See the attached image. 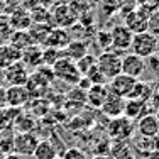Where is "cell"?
<instances>
[{
	"label": "cell",
	"mask_w": 159,
	"mask_h": 159,
	"mask_svg": "<svg viewBox=\"0 0 159 159\" xmlns=\"http://www.w3.org/2000/svg\"><path fill=\"white\" fill-rule=\"evenodd\" d=\"M156 56L159 58V44H157V49H156Z\"/></svg>",
	"instance_id": "46"
},
{
	"label": "cell",
	"mask_w": 159,
	"mask_h": 159,
	"mask_svg": "<svg viewBox=\"0 0 159 159\" xmlns=\"http://www.w3.org/2000/svg\"><path fill=\"white\" fill-rule=\"evenodd\" d=\"M152 151H156V152H159V134H157L156 137L152 139Z\"/></svg>",
	"instance_id": "41"
},
{
	"label": "cell",
	"mask_w": 159,
	"mask_h": 159,
	"mask_svg": "<svg viewBox=\"0 0 159 159\" xmlns=\"http://www.w3.org/2000/svg\"><path fill=\"white\" fill-rule=\"evenodd\" d=\"M7 107V92L5 86H0V108Z\"/></svg>",
	"instance_id": "40"
},
{
	"label": "cell",
	"mask_w": 159,
	"mask_h": 159,
	"mask_svg": "<svg viewBox=\"0 0 159 159\" xmlns=\"http://www.w3.org/2000/svg\"><path fill=\"white\" fill-rule=\"evenodd\" d=\"M20 58H22V52L14 46H10V44H2L0 46V68L2 70H7L9 66L19 63Z\"/></svg>",
	"instance_id": "20"
},
{
	"label": "cell",
	"mask_w": 159,
	"mask_h": 159,
	"mask_svg": "<svg viewBox=\"0 0 159 159\" xmlns=\"http://www.w3.org/2000/svg\"><path fill=\"white\" fill-rule=\"evenodd\" d=\"M0 16H5V2L0 0Z\"/></svg>",
	"instance_id": "43"
},
{
	"label": "cell",
	"mask_w": 159,
	"mask_h": 159,
	"mask_svg": "<svg viewBox=\"0 0 159 159\" xmlns=\"http://www.w3.org/2000/svg\"><path fill=\"white\" fill-rule=\"evenodd\" d=\"M97 44L103 51H112V39H110V31H100L97 34Z\"/></svg>",
	"instance_id": "31"
},
{
	"label": "cell",
	"mask_w": 159,
	"mask_h": 159,
	"mask_svg": "<svg viewBox=\"0 0 159 159\" xmlns=\"http://www.w3.org/2000/svg\"><path fill=\"white\" fill-rule=\"evenodd\" d=\"M63 51H64V58L76 63L78 59H81L83 56L88 54V43L80 41V39H73V41H70V44Z\"/></svg>",
	"instance_id": "21"
},
{
	"label": "cell",
	"mask_w": 159,
	"mask_h": 159,
	"mask_svg": "<svg viewBox=\"0 0 159 159\" xmlns=\"http://www.w3.org/2000/svg\"><path fill=\"white\" fill-rule=\"evenodd\" d=\"M135 81H137V80L120 73V75H117L115 78H112L107 86H108V90H110L112 93H115V95H119L122 98H129L132 88H134V85H135Z\"/></svg>",
	"instance_id": "11"
},
{
	"label": "cell",
	"mask_w": 159,
	"mask_h": 159,
	"mask_svg": "<svg viewBox=\"0 0 159 159\" xmlns=\"http://www.w3.org/2000/svg\"><path fill=\"white\" fill-rule=\"evenodd\" d=\"M147 103H149L151 112H152V113H156V112L159 110V93L154 92V93H152V97L149 98V102H147Z\"/></svg>",
	"instance_id": "39"
},
{
	"label": "cell",
	"mask_w": 159,
	"mask_h": 159,
	"mask_svg": "<svg viewBox=\"0 0 159 159\" xmlns=\"http://www.w3.org/2000/svg\"><path fill=\"white\" fill-rule=\"evenodd\" d=\"M20 63L24 64L25 68H31V70H36V68L43 66V46L32 44L31 48L24 49V51H22Z\"/></svg>",
	"instance_id": "16"
},
{
	"label": "cell",
	"mask_w": 159,
	"mask_h": 159,
	"mask_svg": "<svg viewBox=\"0 0 159 159\" xmlns=\"http://www.w3.org/2000/svg\"><path fill=\"white\" fill-rule=\"evenodd\" d=\"M107 130L113 142H127L135 132V122L127 119L125 115H122L117 117V119H112Z\"/></svg>",
	"instance_id": "3"
},
{
	"label": "cell",
	"mask_w": 159,
	"mask_h": 159,
	"mask_svg": "<svg viewBox=\"0 0 159 159\" xmlns=\"http://www.w3.org/2000/svg\"><path fill=\"white\" fill-rule=\"evenodd\" d=\"M61 58L59 56L58 49H52V48H43V64L44 66H52L58 59Z\"/></svg>",
	"instance_id": "30"
},
{
	"label": "cell",
	"mask_w": 159,
	"mask_h": 159,
	"mask_svg": "<svg viewBox=\"0 0 159 159\" xmlns=\"http://www.w3.org/2000/svg\"><path fill=\"white\" fill-rule=\"evenodd\" d=\"M51 68H52V73H54V78H59L63 81L70 83V85H78V81L81 80V75H80V71L76 68V63L64 58V56L59 58Z\"/></svg>",
	"instance_id": "4"
},
{
	"label": "cell",
	"mask_w": 159,
	"mask_h": 159,
	"mask_svg": "<svg viewBox=\"0 0 159 159\" xmlns=\"http://www.w3.org/2000/svg\"><path fill=\"white\" fill-rule=\"evenodd\" d=\"M31 78L29 68H25L20 61L9 66L5 70V83L7 86H25Z\"/></svg>",
	"instance_id": "8"
},
{
	"label": "cell",
	"mask_w": 159,
	"mask_h": 159,
	"mask_svg": "<svg viewBox=\"0 0 159 159\" xmlns=\"http://www.w3.org/2000/svg\"><path fill=\"white\" fill-rule=\"evenodd\" d=\"M132 37H134V34L129 31V29H127L124 24L115 25V27L110 31L112 51L119 52V54H122V52L129 51V49H130V44H132Z\"/></svg>",
	"instance_id": "6"
},
{
	"label": "cell",
	"mask_w": 159,
	"mask_h": 159,
	"mask_svg": "<svg viewBox=\"0 0 159 159\" xmlns=\"http://www.w3.org/2000/svg\"><path fill=\"white\" fill-rule=\"evenodd\" d=\"M90 159H107V156H93V157H90Z\"/></svg>",
	"instance_id": "45"
},
{
	"label": "cell",
	"mask_w": 159,
	"mask_h": 159,
	"mask_svg": "<svg viewBox=\"0 0 159 159\" xmlns=\"http://www.w3.org/2000/svg\"><path fill=\"white\" fill-rule=\"evenodd\" d=\"M152 90H154L156 93H159V76L156 78V81H154V85H152Z\"/></svg>",
	"instance_id": "44"
},
{
	"label": "cell",
	"mask_w": 159,
	"mask_h": 159,
	"mask_svg": "<svg viewBox=\"0 0 159 159\" xmlns=\"http://www.w3.org/2000/svg\"><path fill=\"white\" fill-rule=\"evenodd\" d=\"M117 7L122 12V16L125 17L127 14L134 12L137 9V0H117Z\"/></svg>",
	"instance_id": "34"
},
{
	"label": "cell",
	"mask_w": 159,
	"mask_h": 159,
	"mask_svg": "<svg viewBox=\"0 0 159 159\" xmlns=\"http://www.w3.org/2000/svg\"><path fill=\"white\" fill-rule=\"evenodd\" d=\"M152 113L149 108V103L142 100H125V108H124V115L130 120H139L141 117Z\"/></svg>",
	"instance_id": "17"
},
{
	"label": "cell",
	"mask_w": 159,
	"mask_h": 159,
	"mask_svg": "<svg viewBox=\"0 0 159 159\" xmlns=\"http://www.w3.org/2000/svg\"><path fill=\"white\" fill-rule=\"evenodd\" d=\"M9 44L22 52L24 49L31 48L32 44H34V41H32L29 31H14L12 32V37H10V41H9Z\"/></svg>",
	"instance_id": "25"
},
{
	"label": "cell",
	"mask_w": 159,
	"mask_h": 159,
	"mask_svg": "<svg viewBox=\"0 0 159 159\" xmlns=\"http://www.w3.org/2000/svg\"><path fill=\"white\" fill-rule=\"evenodd\" d=\"M108 86L107 85H92L90 90H86V102L95 108H102L103 102L107 100Z\"/></svg>",
	"instance_id": "19"
},
{
	"label": "cell",
	"mask_w": 159,
	"mask_h": 159,
	"mask_svg": "<svg viewBox=\"0 0 159 159\" xmlns=\"http://www.w3.org/2000/svg\"><path fill=\"white\" fill-rule=\"evenodd\" d=\"M34 159H58L59 151L56 149V146L48 139H39L36 149H34Z\"/></svg>",
	"instance_id": "22"
},
{
	"label": "cell",
	"mask_w": 159,
	"mask_h": 159,
	"mask_svg": "<svg viewBox=\"0 0 159 159\" xmlns=\"http://www.w3.org/2000/svg\"><path fill=\"white\" fill-rule=\"evenodd\" d=\"M7 19H9V24L14 31H29V27L32 25L31 14H29V10L24 9V7H19L17 10H14L12 14H9Z\"/></svg>",
	"instance_id": "14"
},
{
	"label": "cell",
	"mask_w": 159,
	"mask_h": 159,
	"mask_svg": "<svg viewBox=\"0 0 159 159\" xmlns=\"http://www.w3.org/2000/svg\"><path fill=\"white\" fill-rule=\"evenodd\" d=\"M7 83H5V70H2L0 68V86H5Z\"/></svg>",
	"instance_id": "42"
},
{
	"label": "cell",
	"mask_w": 159,
	"mask_h": 159,
	"mask_svg": "<svg viewBox=\"0 0 159 159\" xmlns=\"http://www.w3.org/2000/svg\"><path fill=\"white\" fill-rule=\"evenodd\" d=\"M59 159H90V157H88V154L83 149H80V147H70V149L63 151V154Z\"/></svg>",
	"instance_id": "32"
},
{
	"label": "cell",
	"mask_w": 159,
	"mask_h": 159,
	"mask_svg": "<svg viewBox=\"0 0 159 159\" xmlns=\"http://www.w3.org/2000/svg\"><path fill=\"white\" fill-rule=\"evenodd\" d=\"M51 19L54 22L56 27H70L76 22L78 19V14L75 12L73 5L71 3H66V2H56L54 5L51 7Z\"/></svg>",
	"instance_id": "5"
},
{
	"label": "cell",
	"mask_w": 159,
	"mask_h": 159,
	"mask_svg": "<svg viewBox=\"0 0 159 159\" xmlns=\"http://www.w3.org/2000/svg\"><path fill=\"white\" fill-rule=\"evenodd\" d=\"M29 14H31L32 24H49V25H52L51 9H48V7H36V9L29 10Z\"/></svg>",
	"instance_id": "27"
},
{
	"label": "cell",
	"mask_w": 159,
	"mask_h": 159,
	"mask_svg": "<svg viewBox=\"0 0 159 159\" xmlns=\"http://www.w3.org/2000/svg\"><path fill=\"white\" fill-rule=\"evenodd\" d=\"M157 44H159V37H156L154 34H151L149 31L139 32V34H134V37H132L130 52L137 54L142 59H147L156 54Z\"/></svg>",
	"instance_id": "1"
},
{
	"label": "cell",
	"mask_w": 159,
	"mask_h": 159,
	"mask_svg": "<svg viewBox=\"0 0 159 159\" xmlns=\"http://www.w3.org/2000/svg\"><path fill=\"white\" fill-rule=\"evenodd\" d=\"M147 31L154 34L156 37H159V9L151 14L149 20H147Z\"/></svg>",
	"instance_id": "35"
},
{
	"label": "cell",
	"mask_w": 159,
	"mask_h": 159,
	"mask_svg": "<svg viewBox=\"0 0 159 159\" xmlns=\"http://www.w3.org/2000/svg\"><path fill=\"white\" fill-rule=\"evenodd\" d=\"M3 2H5V16H9L19 7H22V0H3Z\"/></svg>",
	"instance_id": "38"
},
{
	"label": "cell",
	"mask_w": 159,
	"mask_h": 159,
	"mask_svg": "<svg viewBox=\"0 0 159 159\" xmlns=\"http://www.w3.org/2000/svg\"><path fill=\"white\" fill-rule=\"evenodd\" d=\"M37 142H39V139L34 134H31V132H20V134L16 135V139H14L12 149L16 151L20 157L22 156H32Z\"/></svg>",
	"instance_id": "9"
},
{
	"label": "cell",
	"mask_w": 159,
	"mask_h": 159,
	"mask_svg": "<svg viewBox=\"0 0 159 159\" xmlns=\"http://www.w3.org/2000/svg\"><path fill=\"white\" fill-rule=\"evenodd\" d=\"M124 108H125V98L115 95V93H112L110 90H108L107 100L103 102L100 110L107 117H110V119H117V117L124 115Z\"/></svg>",
	"instance_id": "12"
},
{
	"label": "cell",
	"mask_w": 159,
	"mask_h": 159,
	"mask_svg": "<svg viewBox=\"0 0 159 159\" xmlns=\"http://www.w3.org/2000/svg\"><path fill=\"white\" fill-rule=\"evenodd\" d=\"M154 90H152V85L147 81H141V80H137L134 85V88H132L130 95L129 98L125 100H142V102H149V98L152 97Z\"/></svg>",
	"instance_id": "24"
},
{
	"label": "cell",
	"mask_w": 159,
	"mask_h": 159,
	"mask_svg": "<svg viewBox=\"0 0 159 159\" xmlns=\"http://www.w3.org/2000/svg\"><path fill=\"white\" fill-rule=\"evenodd\" d=\"M54 3H56V0H22V7L27 10H32L36 7H48V9H51Z\"/></svg>",
	"instance_id": "33"
},
{
	"label": "cell",
	"mask_w": 159,
	"mask_h": 159,
	"mask_svg": "<svg viewBox=\"0 0 159 159\" xmlns=\"http://www.w3.org/2000/svg\"><path fill=\"white\" fill-rule=\"evenodd\" d=\"M5 92H7V105H10L12 108L22 107L29 100V93L25 90V86H7Z\"/></svg>",
	"instance_id": "18"
},
{
	"label": "cell",
	"mask_w": 159,
	"mask_h": 159,
	"mask_svg": "<svg viewBox=\"0 0 159 159\" xmlns=\"http://www.w3.org/2000/svg\"><path fill=\"white\" fill-rule=\"evenodd\" d=\"M144 61H146V70L149 68V71L157 78V76H159V58L154 54V56H151V58L144 59Z\"/></svg>",
	"instance_id": "37"
},
{
	"label": "cell",
	"mask_w": 159,
	"mask_h": 159,
	"mask_svg": "<svg viewBox=\"0 0 159 159\" xmlns=\"http://www.w3.org/2000/svg\"><path fill=\"white\" fill-rule=\"evenodd\" d=\"M135 132L142 137L154 139L159 134V120L156 113H147L135 122Z\"/></svg>",
	"instance_id": "10"
},
{
	"label": "cell",
	"mask_w": 159,
	"mask_h": 159,
	"mask_svg": "<svg viewBox=\"0 0 159 159\" xmlns=\"http://www.w3.org/2000/svg\"><path fill=\"white\" fill-rule=\"evenodd\" d=\"M86 78L90 80V83H92V85H107V78L103 76V75L100 73V70H98V68L95 66L93 68L92 71H90L88 75H86Z\"/></svg>",
	"instance_id": "36"
},
{
	"label": "cell",
	"mask_w": 159,
	"mask_h": 159,
	"mask_svg": "<svg viewBox=\"0 0 159 159\" xmlns=\"http://www.w3.org/2000/svg\"><path fill=\"white\" fill-rule=\"evenodd\" d=\"M122 73L134 80H141L142 75L146 73V61L139 58L134 52L122 56Z\"/></svg>",
	"instance_id": "7"
},
{
	"label": "cell",
	"mask_w": 159,
	"mask_h": 159,
	"mask_svg": "<svg viewBox=\"0 0 159 159\" xmlns=\"http://www.w3.org/2000/svg\"><path fill=\"white\" fill-rule=\"evenodd\" d=\"M95 66H97V58L93 54H90V52L76 61V68H78V71H80L81 76H86Z\"/></svg>",
	"instance_id": "28"
},
{
	"label": "cell",
	"mask_w": 159,
	"mask_h": 159,
	"mask_svg": "<svg viewBox=\"0 0 159 159\" xmlns=\"http://www.w3.org/2000/svg\"><path fill=\"white\" fill-rule=\"evenodd\" d=\"M97 68L107 78V81H110L112 78L122 73V54L115 51H103L97 58Z\"/></svg>",
	"instance_id": "2"
},
{
	"label": "cell",
	"mask_w": 159,
	"mask_h": 159,
	"mask_svg": "<svg viewBox=\"0 0 159 159\" xmlns=\"http://www.w3.org/2000/svg\"><path fill=\"white\" fill-rule=\"evenodd\" d=\"M58 159H59V157H58Z\"/></svg>",
	"instance_id": "49"
},
{
	"label": "cell",
	"mask_w": 159,
	"mask_h": 159,
	"mask_svg": "<svg viewBox=\"0 0 159 159\" xmlns=\"http://www.w3.org/2000/svg\"><path fill=\"white\" fill-rule=\"evenodd\" d=\"M107 159H135V154L127 142H112Z\"/></svg>",
	"instance_id": "23"
},
{
	"label": "cell",
	"mask_w": 159,
	"mask_h": 159,
	"mask_svg": "<svg viewBox=\"0 0 159 159\" xmlns=\"http://www.w3.org/2000/svg\"><path fill=\"white\" fill-rule=\"evenodd\" d=\"M70 34H68L66 29H61V27H52L51 32H49V36L46 37V41H44L43 48H52V49H58V51H61L70 44Z\"/></svg>",
	"instance_id": "13"
},
{
	"label": "cell",
	"mask_w": 159,
	"mask_h": 159,
	"mask_svg": "<svg viewBox=\"0 0 159 159\" xmlns=\"http://www.w3.org/2000/svg\"><path fill=\"white\" fill-rule=\"evenodd\" d=\"M12 32H14V29L10 27L7 16H0V46L2 44H9Z\"/></svg>",
	"instance_id": "29"
},
{
	"label": "cell",
	"mask_w": 159,
	"mask_h": 159,
	"mask_svg": "<svg viewBox=\"0 0 159 159\" xmlns=\"http://www.w3.org/2000/svg\"><path fill=\"white\" fill-rule=\"evenodd\" d=\"M141 159H147V157H141Z\"/></svg>",
	"instance_id": "48"
},
{
	"label": "cell",
	"mask_w": 159,
	"mask_h": 159,
	"mask_svg": "<svg viewBox=\"0 0 159 159\" xmlns=\"http://www.w3.org/2000/svg\"><path fill=\"white\" fill-rule=\"evenodd\" d=\"M51 29H52V25H49V24H32L31 27H29V34H31L34 44L43 46L46 37L49 36V32H51Z\"/></svg>",
	"instance_id": "26"
},
{
	"label": "cell",
	"mask_w": 159,
	"mask_h": 159,
	"mask_svg": "<svg viewBox=\"0 0 159 159\" xmlns=\"http://www.w3.org/2000/svg\"><path fill=\"white\" fill-rule=\"evenodd\" d=\"M124 20H125L124 25H125L132 34H139V32L147 31V20H149V17H147L146 14H142L139 9H135L134 12H130V14H127V16L124 17Z\"/></svg>",
	"instance_id": "15"
},
{
	"label": "cell",
	"mask_w": 159,
	"mask_h": 159,
	"mask_svg": "<svg viewBox=\"0 0 159 159\" xmlns=\"http://www.w3.org/2000/svg\"><path fill=\"white\" fill-rule=\"evenodd\" d=\"M156 117H157V120H159V110L156 112Z\"/></svg>",
	"instance_id": "47"
}]
</instances>
